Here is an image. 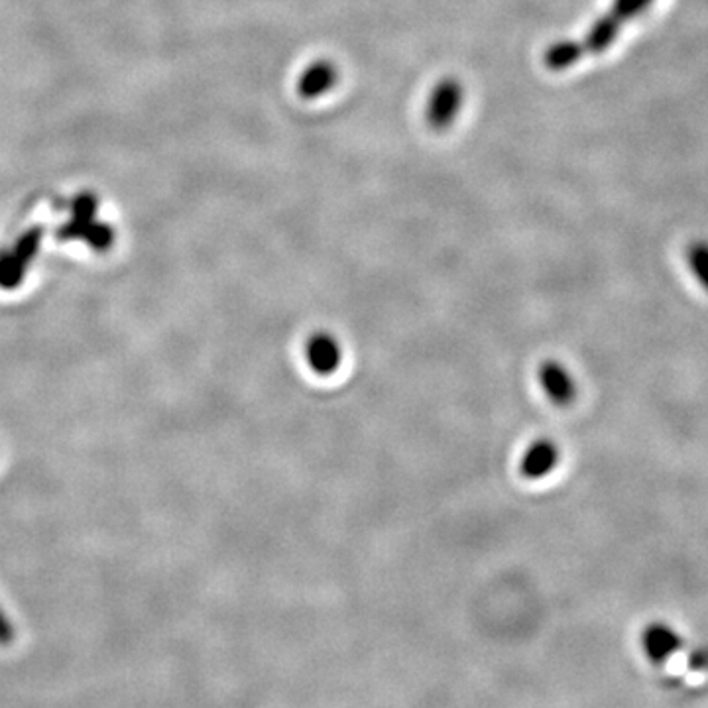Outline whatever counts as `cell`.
Masks as SVG:
<instances>
[{
  "instance_id": "obj_1",
  "label": "cell",
  "mask_w": 708,
  "mask_h": 708,
  "mask_svg": "<svg viewBox=\"0 0 708 708\" xmlns=\"http://www.w3.org/2000/svg\"><path fill=\"white\" fill-rule=\"evenodd\" d=\"M306 355H308L309 367L313 368L317 375H333L335 370L341 365V345L335 339L333 335H313L309 339Z\"/></svg>"
},
{
  "instance_id": "obj_2",
  "label": "cell",
  "mask_w": 708,
  "mask_h": 708,
  "mask_svg": "<svg viewBox=\"0 0 708 708\" xmlns=\"http://www.w3.org/2000/svg\"><path fill=\"white\" fill-rule=\"evenodd\" d=\"M559 462V449L549 439H539L536 443L529 445L528 451L521 459V472L528 478H544L551 475V470Z\"/></svg>"
},
{
  "instance_id": "obj_3",
  "label": "cell",
  "mask_w": 708,
  "mask_h": 708,
  "mask_svg": "<svg viewBox=\"0 0 708 708\" xmlns=\"http://www.w3.org/2000/svg\"><path fill=\"white\" fill-rule=\"evenodd\" d=\"M539 382L544 386L549 400L555 403H569L575 398V382L567 368L557 362H547L539 370Z\"/></svg>"
},
{
  "instance_id": "obj_4",
  "label": "cell",
  "mask_w": 708,
  "mask_h": 708,
  "mask_svg": "<svg viewBox=\"0 0 708 708\" xmlns=\"http://www.w3.org/2000/svg\"><path fill=\"white\" fill-rule=\"evenodd\" d=\"M12 640H14V631L10 628L9 620L0 612V644L9 646Z\"/></svg>"
}]
</instances>
